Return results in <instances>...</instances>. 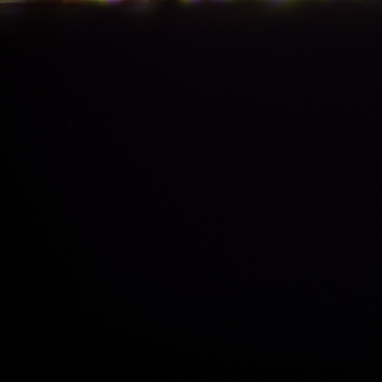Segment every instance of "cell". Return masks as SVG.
<instances>
[{"mask_svg": "<svg viewBox=\"0 0 382 382\" xmlns=\"http://www.w3.org/2000/svg\"><path fill=\"white\" fill-rule=\"evenodd\" d=\"M182 1H197V0H182Z\"/></svg>", "mask_w": 382, "mask_h": 382, "instance_id": "2", "label": "cell"}, {"mask_svg": "<svg viewBox=\"0 0 382 382\" xmlns=\"http://www.w3.org/2000/svg\"><path fill=\"white\" fill-rule=\"evenodd\" d=\"M69 1H85V2H96V3H116L121 1L122 0H69Z\"/></svg>", "mask_w": 382, "mask_h": 382, "instance_id": "1", "label": "cell"}]
</instances>
